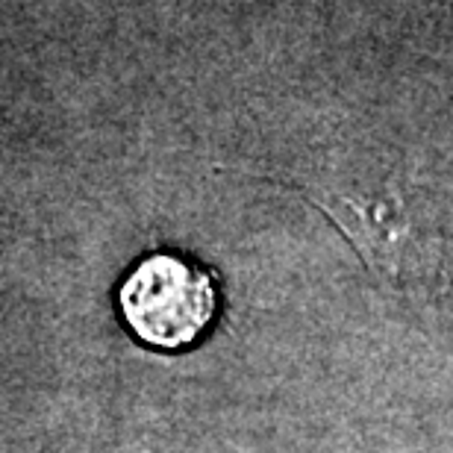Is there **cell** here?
I'll list each match as a JSON object with an SVG mask.
<instances>
[{"label":"cell","instance_id":"1","mask_svg":"<svg viewBox=\"0 0 453 453\" xmlns=\"http://www.w3.org/2000/svg\"><path fill=\"white\" fill-rule=\"evenodd\" d=\"M118 306L135 336L159 350H183L215 319L212 277L174 253H153L118 288Z\"/></svg>","mask_w":453,"mask_h":453}]
</instances>
